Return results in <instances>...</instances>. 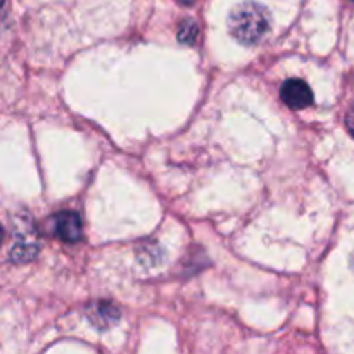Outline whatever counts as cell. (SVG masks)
Masks as SVG:
<instances>
[{
	"label": "cell",
	"mask_w": 354,
	"mask_h": 354,
	"mask_svg": "<svg viewBox=\"0 0 354 354\" xmlns=\"http://www.w3.org/2000/svg\"><path fill=\"white\" fill-rule=\"evenodd\" d=\"M40 251V245L37 244V239L30 232H19L17 234V241L14 244L12 251H10V258L16 263L31 261Z\"/></svg>",
	"instance_id": "cell-4"
},
{
	"label": "cell",
	"mask_w": 354,
	"mask_h": 354,
	"mask_svg": "<svg viewBox=\"0 0 354 354\" xmlns=\"http://www.w3.org/2000/svg\"><path fill=\"white\" fill-rule=\"evenodd\" d=\"M88 318L92 324H95L99 328H109L111 325L116 324L120 318V311L109 303H97L90 310Z\"/></svg>",
	"instance_id": "cell-5"
},
{
	"label": "cell",
	"mask_w": 354,
	"mask_h": 354,
	"mask_svg": "<svg viewBox=\"0 0 354 354\" xmlns=\"http://www.w3.org/2000/svg\"><path fill=\"white\" fill-rule=\"evenodd\" d=\"M280 97L292 109H304V107L313 104V93H311L308 83L303 80H287L280 88Z\"/></svg>",
	"instance_id": "cell-2"
},
{
	"label": "cell",
	"mask_w": 354,
	"mask_h": 354,
	"mask_svg": "<svg viewBox=\"0 0 354 354\" xmlns=\"http://www.w3.org/2000/svg\"><path fill=\"white\" fill-rule=\"evenodd\" d=\"M348 128L351 130V133L354 135V111L348 114Z\"/></svg>",
	"instance_id": "cell-7"
},
{
	"label": "cell",
	"mask_w": 354,
	"mask_h": 354,
	"mask_svg": "<svg viewBox=\"0 0 354 354\" xmlns=\"http://www.w3.org/2000/svg\"><path fill=\"white\" fill-rule=\"evenodd\" d=\"M54 234L62 242L75 244L82 239V220L75 211H62L54 216Z\"/></svg>",
	"instance_id": "cell-3"
},
{
	"label": "cell",
	"mask_w": 354,
	"mask_h": 354,
	"mask_svg": "<svg viewBox=\"0 0 354 354\" xmlns=\"http://www.w3.org/2000/svg\"><path fill=\"white\" fill-rule=\"evenodd\" d=\"M197 35H199V26H197L196 21L185 19L178 28V40L183 44H192L196 41Z\"/></svg>",
	"instance_id": "cell-6"
},
{
	"label": "cell",
	"mask_w": 354,
	"mask_h": 354,
	"mask_svg": "<svg viewBox=\"0 0 354 354\" xmlns=\"http://www.w3.org/2000/svg\"><path fill=\"white\" fill-rule=\"evenodd\" d=\"M3 2H6V0H0V6H2V3H3Z\"/></svg>",
	"instance_id": "cell-10"
},
{
	"label": "cell",
	"mask_w": 354,
	"mask_h": 354,
	"mask_svg": "<svg viewBox=\"0 0 354 354\" xmlns=\"http://www.w3.org/2000/svg\"><path fill=\"white\" fill-rule=\"evenodd\" d=\"M2 237H3V230H2V227H0V242H2Z\"/></svg>",
	"instance_id": "cell-8"
},
{
	"label": "cell",
	"mask_w": 354,
	"mask_h": 354,
	"mask_svg": "<svg viewBox=\"0 0 354 354\" xmlns=\"http://www.w3.org/2000/svg\"><path fill=\"white\" fill-rule=\"evenodd\" d=\"M272 28V16L268 9L258 2H241L228 16V30L232 37L245 45L258 44Z\"/></svg>",
	"instance_id": "cell-1"
},
{
	"label": "cell",
	"mask_w": 354,
	"mask_h": 354,
	"mask_svg": "<svg viewBox=\"0 0 354 354\" xmlns=\"http://www.w3.org/2000/svg\"><path fill=\"white\" fill-rule=\"evenodd\" d=\"M183 2H187V3H189V2H192V0H183Z\"/></svg>",
	"instance_id": "cell-9"
}]
</instances>
